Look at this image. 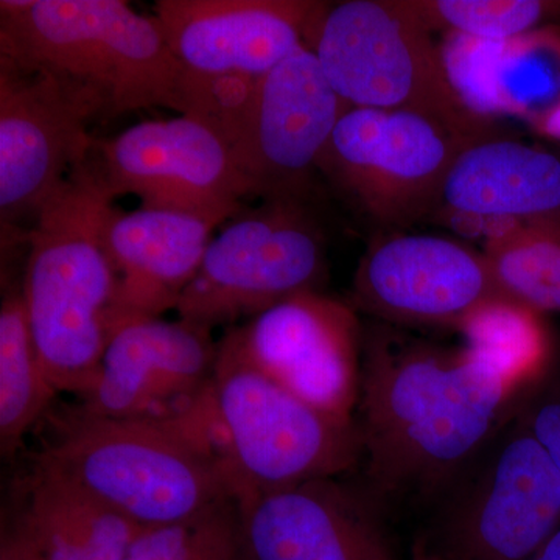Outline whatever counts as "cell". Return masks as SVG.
Listing matches in <instances>:
<instances>
[{
  "instance_id": "cell-11",
  "label": "cell",
  "mask_w": 560,
  "mask_h": 560,
  "mask_svg": "<svg viewBox=\"0 0 560 560\" xmlns=\"http://www.w3.org/2000/svg\"><path fill=\"white\" fill-rule=\"evenodd\" d=\"M88 158L114 200L135 195L147 209L226 221L242 212V198L253 195L230 140L189 114L95 140Z\"/></svg>"
},
{
  "instance_id": "cell-29",
  "label": "cell",
  "mask_w": 560,
  "mask_h": 560,
  "mask_svg": "<svg viewBox=\"0 0 560 560\" xmlns=\"http://www.w3.org/2000/svg\"><path fill=\"white\" fill-rule=\"evenodd\" d=\"M530 560H560V528Z\"/></svg>"
},
{
  "instance_id": "cell-19",
  "label": "cell",
  "mask_w": 560,
  "mask_h": 560,
  "mask_svg": "<svg viewBox=\"0 0 560 560\" xmlns=\"http://www.w3.org/2000/svg\"><path fill=\"white\" fill-rule=\"evenodd\" d=\"M434 213L560 226V156L497 135L474 140L448 168Z\"/></svg>"
},
{
  "instance_id": "cell-2",
  "label": "cell",
  "mask_w": 560,
  "mask_h": 560,
  "mask_svg": "<svg viewBox=\"0 0 560 560\" xmlns=\"http://www.w3.org/2000/svg\"><path fill=\"white\" fill-rule=\"evenodd\" d=\"M0 55L86 91L102 119L149 108L219 124L224 79L180 65L154 18L121 0H2Z\"/></svg>"
},
{
  "instance_id": "cell-5",
  "label": "cell",
  "mask_w": 560,
  "mask_h": 560,
  "mask_svg": "<svg viewBox=\"0 0 560 560\" xmlns=\"http://www.w3.org/2000/svg\"><path fill=\"white\" fill-rule=\"evenodd\" d=\"M200 418L237 500L359 469L355 422L316 410L257 370L230 331L219 342Z\"/></svg>"
},
{
  "instance_id": "cell-17",
  "label": "cell",
  "mask_w": 560,
  "mask_h": 560,
  "mask_svg": "<svg viewBox=\"0 0 560 560\" xmlns=\"http://www.w3.org/2000/svg\"><path fill=\"white\" fill-rule=\"evenodd\" d=\"M238 503L246 560H396L377 511L337 478L249 493Z\"/></svg>"
},
{
  "instance_id": "cell-21",
  "label": "cell",
  "mask_w": 560,
  "mask_h": 560,
  "mask_svg": "<svg viewBox=\"0 0 560 560\" xmlns=\"http://www.w3.org/2000/svg\"><path fill=\"white\" fill-rule=\"evenodd\" d=\"M39 560H127L140 526L36 458L11 521Z\"/></svg>"
},
{
  "instance_id": "cell-31",
  "label": "cell",
  "mask_w": 560,
  "mask_h": 560,
  "mask_svg": "<svg viewBox=\"0 0 560 560\" xmlns=\"http://www.w3.org/2000/svg\"><path fill=\"white\" fill-rule=\"evenodd\" d=\"M412 560H434V559L430 558V556L427 555V552L423 551L422 548L418 547V548H416L415 559H412Z\"/></svg>"
},
{
  "instance_id": "cell-26",
  "label": "cell",
  "mask_w": 560,
  "mask_h": 560,
  "mask_svg": "<svg viewBox=\"0 0 560 560\" xmlns=\"http://www.w3.org/2000/svg\"><path fill=\"white\" fill-rule=\"evenodd\" d=\"M127 560H246L241 503L224 500L189 521L140 528Z\"/></svg>"
},
{
  "instance_id": "cell-13",
  "label": "cell",
  "mask_w": 560,
  "mask_h": 560,
  "mask_svg": "<svg viewBox=\"0 0 560 560\" xmlns=\"http://www.w3.org/2000/svg\"><path fill=\"white\" fill-rule=\"evenodd\" d=\"M230 334L249 363L291 394L334 418L353 420L363 355L355 308L308 291Z\"/></svg>"
},
{
  "instance_id": "cell-28",
  "label": "cell",
  "mask_w": 560,
  "mask_h": 560,
  "mask_svg": "<svg viewBox=\"0 0 560 560\" xmlns=\"http://www.w3.org/2000/svg\"><path fill=\"white\" fill-rule=\"evenodd\" d=\"M0 560H39L32 550L27 540L21 536L20 530L7 523L2 529V541H0Z\"/></svg>"
},
{
  "instance_id": "cell-12",
  "label": "cell",
  "mask_w": 560,
  "mask_h": 560,
  "mask_svg": "<svg viewBox=\"0 0 560 560\" xmlns=\"http://www.w3.org/2000/svg\"><path fill=\"white\" fill-rule=\"evenodd\" d=\"M102 119L86 91L49 70L0 55V212L3 224L32 219L90 156V125Z\"/></svg>"
},
{
  "instance_id": "cell-10",
  "label": "cell",
  "mask_w": 560,
  "mask_h": 560,
  "mask_svg": "<svg viewBox=\"0 0 560 560\" xmlns=\"http://www.w3.org/2000/svg\"><path fill=\"white\" fill-rule=\"evenodd\" d=\"M350 109L330 86L315 51L301 47L250 81L228 120L226 138L254 197L302 198Z\"/></svg>"
},
{
  "instance_id": "cell-24",
  "label": "cell",
  "mask_w": 560,
  "mask_h": 560,
  "mask_svg": "<svg viewBox=\"0 0 560 560\" xmlns=\"http://www.w3.org/2000/svg\"><path fill=\"white\" fill-rule=\"evenodd\" d=\"M458 330L467 349L512 382L530 388L544 377L548 341L539 313L501 298L478 308Z\"/></svg>"
},
{
  "instance_id": "cell-30",
  "label": "cell",
  "mask_w": 560,
  "mask_h": 560,
  "mask_svg": "<svg viewBox=\"0 0 560 560\" xmlns=\"http://www.w3.org/2000/svg\"><path fill=\"white\" fill-rule=\"evenodd\" d=\"M537 130L544 132V135L550 136V138L560 140V106L550 117H547Z\"/></svg>"
},
{
  "instance_id": "cell-1",
  "label": "cell",
  "mask_w": 560,
  "mask_h": 560,
  "mask_svg": "<svg viewBox=\"0 0 560 560\" xmlns=\"http://www.w3.org/2000/svg\"><path fill=\"white\" fill-rule=\"evenodd\" d=\"M526 389L466 346L441 349L375 330L363 340L353 415L361 495L375 511L440 501L510 422Z\"/></svg>"
},
{
  "instance_id": "cell-18",
  "label": "cell",
  "mask_w": 560,
  "mask_h": 560,
  "mask_svg": "<svg viewBox=\"0 0 560 560\" xmlns=\"http://www.w3.org/2000/svg\"><path fill=\"white\" fill-rule=\"evenodd\" d=\"M221 223L224 220L219 217L176 210L117 209L108 230L119 279L114 330L128 320L160 318L176 311Z\"/></svg>"
},
{
  "instance_id": "cell-9",
  "label": "cell",
  "mask_w": 560,
  "mask_h": 560,
  "mask_svg": "<svg viewBox=\"0 0 560 560\" xmlns=\"http://www.w3.org/2000/svg\"><path fill=\"white\" fill-rule=\"evenodd\" d=\"M480 138L422 114L350 108L319 171L372 219L408 226L433 215L453 161Z\"/></svg>"
},
{
  "instance_id": "cell-23",
  "label": "cell",
  "mask_w": 560,
  "mask_h": 560,
  "mask_svg": "<svg viewBox=\"0 0 560 560\" xmlns=\"http://www.w3.org/2000/svg\"><path fill=\"white\" fill-rule=\"evenodd\" d=\"M501 291L536 313H560V226L512 224L486 241Z\"/></svg>"
},
{
  "instance_id": "cell-7",
  "label": "cell",
  "mask_w": 560,
  "mask_h": 560,
  "mask_svg": "<svg viewBox=\"0 0 560 560\" xmlns=\"http://www.w3.org/2000/svg\"><path fill=\"white\" fill-rule=\"evenodd\" d=\"M434 560H530L560 528V470L515 415L442 495Z\"/></svg>"
},
{
  "instance_id": "cell-22",
  "label": "cell",
  "mask_w": 560,
  "mask_h": 560,
  "mask_svg": "<svg viewBox=\"0 0 560 560\" xmlns=\"http://www.w3.org/2000/svg\"><path fill=\"white\" fill-rule=\"evenodd\" d=\"M57 394L33 346L22 294H10L0 311V451L5 458L47 415Z\"/></svg>"
},
{
  "instance_id": "cell-15",
  "label": "cell",
  "mask_w": 560,
  "mask_h": 560,
  "mask_svg": "<svg viewBox=\"0 0 560 560\" xmlns=\"http://www.w3.org/2000/svg\"><path fill=\"white\" fill-rule=\"evenodd\" d=\"M210 331L180 318L120 324L79 408L116 419H164L186 411L215 372L219 345Z\"/></svg>"
},
{
  "instance_id": "cell-20",
  "label": "cell",
  "mask_w": 560,
  "mask_h": 560,
  "mask_svg": "<svg viewBox=\"0 0 560 560\" xmlns=\"http://www.w3.org/2000/svg\"><path fill=\"white\" fill-rule=\"evenodd\" d=\"M445 68L467 108L528 120L539 128L560 106V35L548 28L485 40L448 35Z\"/></svg>"
},
{
  "instance_id": "cell-16",
  "label": "cell",
  "mask_w": 560,
  "mask_h": 560,
  "mask_svg": "<svg viewBox=\"0 0 560 560\" xmlns=\"http://www.w3.org/2000/svg\"><path fill=\"white\" fill-rule=\"evenodd\" d=\"M326 10L311 0H158L154 20L190 72L259 79L311 46Z\"/></svg>"
},
{
  "instance_id": "cell-4",
  "label": "cell",
  "mask_w": 560,
  "mask_h": 560,
  "mask_svg": "<svg viewBox=\"0 0 560 560\" xmlns=\"http://www.w3.org/2000/svg\"><path fill=\"white\" fill-rule=\"evenodd\" d=\"M38 458L140 528L189 521L237 499L187 411L116 419L75 408L58 418Z\"/></svg>"
},
{
  "instance_id": "cell-25",
  "label": "cell",
  "mask_w": 560,
  "mask_h": 560,
  "mask_svg": "<svg viewBox=\"0 0 560 560\" xmlns=\"http://www.w3.org/2000/svg\"><path fill=\"white\" fill-rule=\"evenodd\" d=\"M429 32L485 40L517 38L560 16L559 2L544 0H400Z\"/></svg>"
},
{
  "instance_id": "cell-8",
  "label": "cell",
  "mask_w": 560,
  "mask_h": 560,
  "mask_svg": "<svg viewBox=\"0 0 560 560\" xmlns=\"http://www.w3.org/2000/svg\"><path fill=\"white\" fill-rule=\"evenodd\" d=\"M326 272V238L304 200H265L212 238L176 312L212 330L318 291Z\"/></svg>"
},
{
  "instance_id": "cell-3",
  "label": "cell",
  "mask_w": 560,
  "mask_h": 560,
  "mask_svg": "<svg viewBox=\"0 0 560 560\" xmlns=\"http://www.w3.org/2000/svg\"><path fill=\"white\" fill-rule=\"evenodd\" d=\"M116 210L86 158L33 224L21 294L33 346L58 393L91 389L114 331L119 279L108 230Z\"/></svg>"
},
{
  "instance_id": "cell-6",
  "label": "cell",
  "mask_w": 560,
  "mask_h": 560,
  "mask_svg": "<svg viewBox=\"0 0 560 560\" xmlns=\"http://www.w3.org/2000/svg\"><path fill=\"white\" fill-rule=\"evenodd\" d=\"M308 49L350 108L407 110L466 135H493L492 121L460 101L431 32L400 0L327 7Z\"/></svg>"
},
{
  "instance_id": "cell-27",
  "label": "cell",
  "mask_w": 560,
  "mask_h": 560,
  "mask_svg": "<svg viewBox=\"0 0 560 560\" xmlns=\"http://www.w3.org/2000/svg\"><path fill=\"white\" fill-rule=\"evenodd\" d=\"M515 418L536 438L560 470V378L548 381L544 375L526 389Z\"/></svg>"
},
{
  "instance_id": "cell-14",
  "label": "cell",
  "mask_w": 560,
  "mask_h": 560,
  "mask_svg": "<svg viewBox=\"0 0 560 560\" xmlns=\"http://www.w3.org/2000/svg\"><path fill=\"white\" fill-rule=\"evenodd\" d=\"M508 298L488 257L452 238L396 234L378 238L361 257L353 308L404 326L459 329L489 302Z\"/></svg>"
}]
</instances>
